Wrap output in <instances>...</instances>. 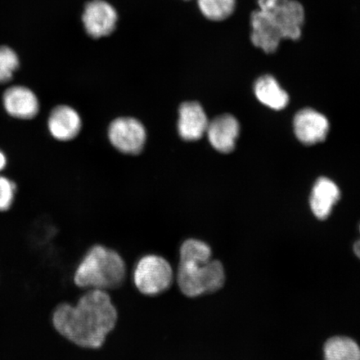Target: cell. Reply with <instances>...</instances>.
Here are the masks:
<instances>
[{
  "instance_id": "obj_1",
  "label": "cell",
  "mask_w": 360,
  "mask_h": 360,
  "mask_svg": "<svg viewBox=\"0 0 360 360\" xmlns=\"http://www.w3.org/2000/svg\"><path fill=\"white\" fill-rule=\"evenodd\" d=\"M118 321V309L110 292L98 290L84 291L74 304H58L52 314L58 334L84 349L102 348Z\"/></svg>"
},
{
  "instance_id": "obj_2",
  "label": "cell",
  "mask_w": 360,
  "mask_h": 360,
  "mask_svg": "<svg viewBox=\"0 0 360 360\" xmlns=\"http://www.w3.org/2000/svg\"><path fill=\"white\" fill-rule=\"evenodd\" d=\"M208 243L188 238L179 248L175 264V286L188 299H198L221 290L227 281L221 261L213 259Z\"/></svg>"
},
{
  "instance_id": "obj_3",
  "label": "cell",
  "mask_w": 360,
  "mask_h": 360,
  "mask_svg": "<svg viewBox=\"0 0 360 360\" xmlns=\"http://www.w3.org/2000/svg\"><path fill=\"white\" fill-rule=\"evenodd\" d=\"M130 267L124 256L114 248L90 245L74 270V285L80 290H98L111 292L129 281Z\"/></svg>"
},
{
  "instance_id": "obj_4",
  "label": "cell",
  "mask_w": 360,
  "mask_h": 360,
  "mask_svg": "<svg viewBox=\"0 0 360 360\" xmlns=\"http://www.w3.org/2000/svg\"><path fill=\"white\" fill-rule=\"evenodd\" d=\"M131 283L143 296H160L175 285V269L172 263L157 253H146L135 261L131 269Z\"/></svg>"
},
{
  "instance_id": "obj_5",
  "label": "cell",
  "mask_w": 360,
  "mask_h": 360,
  "mask_svg": "<svg viewBox=\"0 0 360 360\" xmlns=\"http://www.w3.org/2000/svg\"><path fill=\"white\" fill-rule=\"evenodd\" d=\"M257 6L280 31L283 40L296 41L301 38L305 11L298 0H257Z\"/></svg>"
},
{
  "instance_id": "obj_6",
  "label": "cell",
  "mask_w": 360,
  "mask_h": 360,
  "mask_svg": "<svg viewBox=\"0 0 360 360\" xmlns=\"http://www.w3.org/2000/svg\"><path fill=\"white\" fill-rule=\"evenodd\" d=\"M108 134L112 146L126 155L141 153L147 138L145 126L130 117H121L112 121Z\"/></svg>"
},
{
  "instance_id": "obj_7",
  "label": "cell",
  "mask_w": 360,
  "mask_h": 360,
  "mask_svg": "<svg viewBox=\"0 0 360 360\" xmlns=\"http://www.w3.org/2000/svg\"><path fill=\"white\" fill-rule=\"evenodd\" d=\"M82 20L87 34L98 39L114 32L118 16L110 4L103 0H94L84 8Z\"/></svg>"
},
{
  "instance_id": "obj_8",
  "label": "cell",
  "mask_w": 360,
  "mask_h": 360,
  "mask_svg": "<svg viewBox=\"0 0 360 360\" xmlns=\"http://www.w3.org/2000/svg\"><path fill=\"white\" fill-rule=\"evenodd\" d=\"M330 123L326 117L316 110L306 108L294 118V131L298 141L305 146H314L327 137Z\"/></svg>"
},
{
  "instance_id": "obj_9",
  "label": "cell",
  "mask_w": 360,
  "mask_h": 360,
  "mask_svg": "<svg viewBox=\"0 0 360 360\" xmlns=\"http://www.w3.org/2000/svg\"><path fill=\"white\" fill-rule=\"evenodd\" d=\"M240 125L235 116L222 115L209 123L206 134L210 145L218 152L229 154L235 150Z\"/></svg>"
},
{
  "instance_id": "obj_10",
  "label": "cell",
  "mask_w": 360,
  "mask_h": 360,
  "mask_svg": "<svg viewBox=\"0 0 360 360\" xmlns=\"http://www.w3.org/2000/svg\"><path fill=\"white\" fill-rule=\"evenodd\" d=\"M210 121L197 102L184 103L179 108L178 131L186 141H199L206 134Z\"/></svg>"
},
{
  "instance_id": "obj_11",
  "label": "cell",
  "mask_w": 360,
  "mask_h": 360,
  "mask_svg": "<svg viewBox=\"0 0 360 360\" xmlns=\"http://www.w3.org/2000/svg\"><path fill=\"white\" fill-rule=\"evenodd\" d=\"M250 24V41L254 46L265 53H276L283 39L269 18L257 8L251 13Z\"/></svg>"
},
{
  "instance_id": "obj_12",
  "label": "cell",
  "mask_w": 360,
  "mask_h": 360,
  "mask_svg": "<svg viewBox=\"0 0 360 360\" xmlns=\"http://www.w3.org/2000/svg\"><path fill=\"white\" fill-rule=\"evenodd\" d=\"M3 103L8 115L20 120L33 119L39 110L38 98L24 86L8 88L4 94Z\"/></svg>"
},
{
  "instance_id": "obj_13",
  "label": "cell",
  "mask_w": 360,
  "mask_h": 360,
  "mask_svg": "<svg viewBox=\"0 0 360 360\" xmlns=\"http://www.w3.org/2000/svg\"><path fill=\"white\" fill-rule=\"evenodd\" d=\"M340 199V191L332 179L321 177L314 183L309 198V206L313 214L319 220H325Z\"/></svg>"
},
{
  "instance_id": "obj_14",
  "label": "cell",
  "mask_w": 360,
  "mask_h": 360,
  "mask_svg": "<svg viewBox=\"0 0 360 360\" xmlns=\"http://www.w3.org/2000/svg\"><path fill=\"white\" fill-rule=\"evenodd\" d=\"M81 118L78 112L67 105L57 106L49 117L48 127L52 136L58 141H69L80 132Z\"/></svg>"
},
{
  "instance_id": "obj_15",
  "label": "cell",
  "mask_w": 360,
  "mask_h": 360,
  "mask_svg": "<svg viewBox=\"0 0 360 360\" xmlns=\"http://www.w3.org/2000/svg\"><path fill=\"white\" fill-rule=\"evenodd\" d=\"M254 91L257 100L274 110H282L289 103V94L283 89L277 79L270 75L261 76L255 81Z\"/></svg>"
},
{
  "instance_id": "obj_16",
  "label": "cell",
  "mask_w": 360,
  "mask_h": 360,
  "mask_svg": "<svg viewBox=\"0 0 360 360\" xmlns=\"http://www.w3.org/2000/svg\"><path fill=\"white\" fill-rule=\"evenodd\" d=\"M323 360H360V346L352 338L333 336L323 346Z\"/></svg>"
},
{
  "instance_id": "obj_17",
  "label": "cell",
  "mask_w": 360,
  "mask_h": 360,
  "mask_svg": "<svg viewBox=\"0 0 360 360\" xmlns=\"http://www.w3.org/2000/svg\"><path fill=\"white\" fill-rule=\"evenodd\" d=\"M237 0H198V6L206 19L223 21L231 17L236 8Z\"/></svg>"
},
{
  "instance_id": "obj_18",
  "label": "cell",
  "mask_w": 360,
  "mask_h": 360,
  "mask_svg": "<svg viewBox=\"0 0 360 360\" xmlns=\"http://www.w3.org/2000/svg\"><path fill=\"white\" fill-rule=\"evenodd\" d=\"M19 67L17 53L10 47L0 46V84L10 81Z\"/></svg>"
},
{
  "instance_id": "obj_19",
  "label": "cell",
  "mask_w": 360,
  "mask_h": 360,
  "mask_svg": "<svg viewBox=\"0 0 360 360\" xmlns=\"http://www.w3.org/2000/svg\"><path fill=\"white\" fill-rule=\"evenodd\" d=\"M16 186L11 180L0 176V211L11 208L15 200Z\"/></svg>"
},
{
  "instance_id": "obj_20",
  "label": "cell",
  "mask_w": 360,
  "mask_h": 360,
  "mask_svg": "<svg viewBox=\"0 0 360 360\" xmlns=\"http://www.w3.org/2000/svg\"><path fill=\"white\" fill-rule=\"evenodd\" d=\"M354 253L356 257L360 259V240L354 243L353 247Z\"/></svg>"
},
{
  "instance_id": "obj_21",
  "label": "cell",
  "mask_w": 360,
  "mask_h": 360,
  "mask_svg": "<svg viewBox=\"0 0 360 360\" xmlns=\"http://www.w3.org/2000/svg\"><path fill=\"white\" fill-rule=\"evenodd\" d=\"M7 164V160L6 155H4V153L0 151V171L6 167Z\"/></svg>"
},
{
  "instance_id": "obj_22",
  "label": "cell",
  "mask_w": 360,
  "mask_h": 360,
  "mask_svg": "<svg viewBox=\"0 0 360 360\" xmlns=\"http://www.w3.org/2000/svg\"><path fill=\"white\" fill-rule=\"evenodd\" d=\"M359 231H360V225H359Z\"/></svg>"
}]
</instances>
